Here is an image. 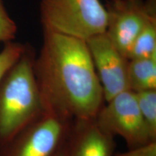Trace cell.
<instances>
[{"mask_svg": "<svg viewBox=\"0 0 156 156\" xmlns=\"http://www.w3.org/2000/svg\"><path fill=\"white\" fill-rule=\"evenodd\" d=\"M34 74L46 111L74 119H90L105 103L86 42L43 28Z\"/></svg>", "mask_w": 156, "mask_h": 156, "instance_id": "cell-1", "label": "cell"}, {"mask_svg": "<svg viewBox=\"0 0 156 156\" xmlns=\"http://www.w3.org/2000/svg\"><path fill=\"white\" fill-rule=\"evenodd\" d=\"M36 53L25 51L0 80V153L24 129L46 112L35 77Z\"/></svg>", "mask_w": 156, "mask_h": 156, "instance_id": "cell-2", "label": "cell"}, {"mask_svg": "<svg viewBox=\"0 0 156 156\" xmlns=\"http://www.w3.org/2000/svg\"><path fill=\"white\" fill-rule=\"evenodd\" d=\"M43 28L86 41L106 32L107 12L100 0H40Z\"/></svg>", "mask_w": 156, "mask_h": 156, "instance_id": "cell-3", "label": "cell"}, {"mask_svg": "<svg viewBox=\"0 0 156 156\" xmlns=\"http://www.w3.org/2000/svg\"><path fill=\"white\" fill-rule=\"evenodd\" d=\"M105 103L95 118L101 129L114 137L120 136L129 149L156 141L142 119L134 92L126 90Z\"/></svg>", "mask_w": 156, "mask_h": 156, "instance_id": "cell-4", "label": "cell"}, {"mask_svg": "<svg viewBox=\"0 0 156 156\" xmlns=\"http://www.w3.org/2000/svg\"><path fill=\"white\" fill-rule=\"evenodd\" d=\"M73 120L51 111L20 132L0 156H56L64 145Z\"/></svg>", "mask_w": 156, "mask_h": 156, "instance_id": "cell-5", "label": "cell"}, {"mask_svg": "<svg viewBox=\"0 0 156 156\" xmlns=\"http://www.w3.org/2000/svg\"><path fill=\"white\" fill-rule=\"evenodd\" d=\"M105 7L106 34L128 59L136 37L148 20L156 15V0H109Z\"/></svg>", "mask_w": 156, "mask_h": 156, "instance_id": "cell-6", "label": "cell"}, {"mask_svg": "<svg viewBox=\"0 0 156 156\" xmlns=\"http://www.w3.org/2000/svg\"><path fill=\"white\" fill-rule=\"evenodd\" d=\"M85 42L102 87L105 102L129 90V59L117 49L106 32L93 36Z\"/></svg>", "mask_w": 156, "mask_h": 156, "instance_id": "cell-7", "label": "cell"}, {"mask_svg": "<svg viewBox=\"0 0 156 156\" xmlns=\"http://www.w3.org/2000/svg\"><path fill=\"white\" fill-rule=\"evenodd\" d=\"M67 156H114V136L99 127L95 119H74L66 141Z\"/></svg>", "mask_w": 156, "mask_h": 156, "instance_id": "cell-8", "label": "cell"}, {"mask_svg": "<svg viewBox=\"0 0 156 156\" xmlns=\"http://www.w3.org/2000/svg\"><path fill=\"white\" fill-rule=\"evenodd\" d=\"M127 80L134 93L156 90V56L129 60Z\"/></svg>", "mask_w": 156, "mask_h": 156, "instance_id": "cell-9", "label": "cell"}, {"mask_svg": "<svg viewBox=\"0 0 156 156\" xmlns=\"http://www.w3.org/2000/svg\"><path fill=\"white\" fill-rule=\"evenodd\" d=\"M156 56V15L147 20L132 45L128 59Z\"/></svg>", "mask_w": 156, "mask_h": 156, "instance_id": "cell-10", "label": "cell"}, {"mask_svg": "<svg viewBox=\"0 0 156 156\" xmlns=\"http://www.w3.org/2000/svg\"><path fill=\"white\" fill-rule=\"evenodd\" d=\"M134 94L142 119L152 136L156 139V90Z\"/></svg>", "mask_w": 156, "mask_h": 156, "instance_id": "cell-11", "label": "cell"}, {"mask_svg": "<svg viewBox=\"0 0 156 156\" xmlns=\"http://www.w3.org/2000/svg\"><path fill=\"white\" fill-rule=\"evenodd\" d=\"M27 45L10 41L6 43L0 51V80L6 72L14 64L25 51Z\"/></svg>", "mask_w": 156, "mask_h": 156, "instance_id": "cell-12", "label": "cell"}, {"mask_svg": "<svg viewBox=\"0 0 156 156\" xmlns=\"http://www.w3.org/2000/svg\"><path fill=\"white\" fill-rule=\"evenodd\" d=\"M17 30L16 23L9 16L2 0H0V42L12 41Z\"/></svg>", "mask_w": 156, "mask_h": 156, "instance_id": "cell-13", "label": "cell"}, {"mask_svg": "<svg viewBox=\"0 0 156 156\" xmlns=\"http://www.w3.org/2000/svg\"><path fill=\"white\" fill-rule=\"evenodd\" d=\"M114 156H156V141L140 146Z\"/></svg>", "mask_w": 156, "mask_h": 156, "instance_id": "cell-14", "label": "cell"}, {"mask_svg": "<svg viewBox=\"0 0 156 156\" xmlns=\"http://www.w3.org/2000/svg\"><path fill=\"white\" fill-rule=\"evenodd\" d=\"M67 141V140H66ZM56 156H67V147H66V142L64 145L62 146V147L59 150Z\"/></svg>", "mask_w": 156, "mask_h": 156, "instance_id": "cell-15", "label": "cell"}]
</instances>
